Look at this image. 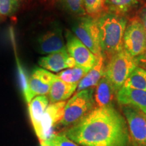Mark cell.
<instances>
[{"label": "cell", "instance_id": "6da1fadb", "mask_svg": "<svg viewBox=\"0 0 146 146\" xmlns=\"http://www.w3.org/2000/svg\"><path fill=\"white\" fill-rule=\"evenodd\" d=\"M63 133L81 146H134L125 118L114 106L96 108Z\"/></svg>", "mask_w": 146, "mask_h": 146}, {"label": "cell", "instance_id": "7a4b0ae2", "mask_svg": "<svg viewBox=\"0 0 146 146\" xmlns=\"http://www.w3.org/2000/svg\"><path fill=\"white\" fill-rule=\"evenodd\" d=\"M98 24L102 54L104 59H110L124 49V35L127 20L123 15L108 12L98 16Z\"/></svg>", "mask_w": 146, "mask_h": 146}, {"label": "cell", "instance_id": "3957f363", "mask_svg": "<svg viewBox=\"0 0 146 146\" xmlns=\"http://www.w3.org/2000/svg\"><path fill=\"white\" fill-rule=\"evenodd\" d=\"M94 93L95 87L77 91L66 104L64 114L60 125L68 129L91 112L96 106Z\"/></svg>", "mask_w": 146, "mask_h": 146}, {"label": "cell", "instance_id": "277c9868", "mask_svg": "<svg viewBox=\"0 0 146 146\" xmlns=\"http://www.w3.org/2000/svg\"><path fill=\"white\" fill-rule=\"evenodd\" d=\"M135 58L125 50L114 54L105 66L104 74L118 91L123 86L128 76L137 67Z\"/></svg>", "mask_w": 146, "mask_h": 146}, {"label": "cell", "instance_id": "5b68a950", "mask_svg": "<svg viewBox=\"0 0 146 146\" xmlns=\"http://www.w3.org/2000/svg\"><path fill=\"white\" fill-rule=\"evenodd\" d=\"M72 33L93 54L102 56L98 18L81 16L72 26Z\"/></svg>", "mask_w": 146, "mask_h": 146}, {"label": "cell", "instance_id": "8992f818", "mask_svg": "<svg viewBox=\"0 0 146 146\" xmlns=\"http://www.w3.org/2000/svg\"><path fill=\"white\" fill-rule=\"evenodd\" d=\"M121 109L133 145L146 146V114L131 105H122Z\"/></svg>", "mask_w": 146, "mask_h": 146}, {"label": "cell", "instance_id": "52a82bcc", "mask_svg": "<svg viewBox=\"0 0 146 146\" xmlns=\"http://www.w3.org/2000/svg\"><path fill=\"white\" fill-rule=\"evenodd\" d=\"M124 50L136 58L146 50V31L138 16L127 24L124 35Z\"/></svg>", "mask_w": 146, "mask_h": 146}, {"label": "cell", "instance_id": "ba28073f", "mask_svg": "<svg viewBox=\"0 0 146 146\" xmlns=\"http://www.w3.org/2000/svg\"><path fill=\"white\" fill-rule=\"evenodd\" d=\"M56 74L41 68H35L29 78L27 90L24 97L27 103L39 96H45L50 92Z\"/></svg>", "mask_w": 146, "mask_h": 146}, {"label": "cell", "instance_id": "9c48e42d", "mask_svg": "<svg viewBox=\"0 0 146 146\" xmlns=\"http://www.w3.org/2000/svg\"><path fill=\"white\" fill-rule=\"evenodd\" d=\"M65 36L66 48L69 55L75 61L76 65L90 70L98 62V56L93 54L73 33L66 31Z\"/></svg>", "mask_w": 146, "mask_h": 146}, {"label": "cell", "instance_id": "30bf717a", "mask_svg": "<svg viewBox=\"0 0 146 146\" xmlns=\"http://www.w3.org/2000/svg\"><path fill=\"white\" fill-rule=\"evenodd\" d=\"M37 52L42 54H50L66 49L62 31L56 25L42 33L36 41Z\"/></svg>", "mask_w": 146, "mask_h": 146}, {"label": "cell", "instance_id": "8fae6325", "mask_svg": "<svg viewBox=\"0 0 146 146\" xmlns=\"http://www.w3.org/2000/svg\"><path fill=\"white\" fill-rule=\"evenodd\" d=\"M66 104V102L64 101L48 105L41 120V135L39 137L41 142L45 141L54 134V129L60 125L63 119Z\"/></svg>", "mask_w": 146, "mask_h": 146}, {"label": "cell", "instance_id": "7c38bea8", "mask_svg": "<svg viewBox=\"0 0 146 146\" xmlns=\"http://www.w3.org/2000/svg\"><path fill=\"white\" fill-rule=\"evenodd\" d=\"M38 62L42 68L54 72H58L65 68H71L76 66L66 48L42 57Z\"/></svg>", "mask_w": 146, "mask_h": 146}, {"label": "cell", "instance_id": "4fadbf2b", "mask_svg": "<svg viewBox=\"0 0 146 146\" xmlns=\"http://www.w3.org/2000/svg\"><path fill=\"white\" fill-rule=\"evenodd\" d=\"M116 95L117 91L112 83L104 76L95 89L94 100L97 108L113 106V102L116 100Z\"/></svg>", "mask_w": 146, "mask_h": 146}, {"label": "cell", "instance_id": "5bb4252c", "mask_svg": "<svg viewBox=\"0 0 146 146\" xmlns=\"http://www.w3.org/2000/svg\"><path fill=\"white\" fill-rule=\"evenodd\" d=\"M116 100L120 105H131L146 114V91L122 87L117 92Z\"/></svg>", "mask_w": 146, "mask_h": 146}, {"label": "cell", "instance_id": "9a60e30c", "mask_svg": "<svg viewBox=\"0 0 146 146\" xmlns=\"http://www.w3.org/2000/svg\"><path fill=\"white\" fill-rule=\"evenodd\" d=\"M48 98L45 96H39L34 98L29 103V112L31 123L36 135H41V123L43 115L49 105Z\"/></svg>", "mask_w": 146, "mask_h": 146}, {"label": "cell", "instance_id": "2e32d148", "mask_svg": "<svg viewBox=\"0 0 146 146\" xmlns=\"http://www.w3.org/2000/svg\"><path fill=\"white\" fill-rule=\"evenodd\" d=\"M78 84L66 83L62 81L56 74L49 92V102L50 104L64 102L74 94L77 89Z\"/></svg>", "mask_w": 146, "mask_h": 146}, {"label": "cell", "instance_id": "e0dca14e", "mask_svg": "<svg viewBox=\"0 0 146 146\" xmlns=\"http://www.w3.org/2000/svg\"><path fill=\"white\" fill-rule=\"evenodd\" d=\"M105 70L104 58L103 56L98 57L96 65L87 72L78 84L76 91H80L91 87H95L104 76Z\"/></svg>", "mask_w": 146, "mask_h": 146}, {"label": "cell", "instance_id": "ac0fdd59", "mask_svg": "<svg viewBox=\"0 0 146 146\" xmlns=\"http://www.w3.org/2000/svg\"><path fill=\"white\" fill-rule=\"evenodd\" d=\"M123 87L146 91V70L137 66L128 76Z\"/></svg>", "mask_w": 146, "mask_h": 146}, {"label": "cell", "instance_id": "d6986e66", "mask_svg": "<svg viewBox=\"0 0 146 146\" xmlns=\"http://www.w3.org/2000/svg\"><path fill=\"white\" fill-rule=\"evenodd\" d=\"M139 0H106L105 7L110 12L123 15L138 3Z\"/></svg>", "mask_w": 146, "mask_h": 146}, {"label": "cell", "instance_id": "ffe728a7", "mask_svg": "<svg viewBox=\"0 0 146 146\" xmlns=\"http://www.w3.org/2000/svg\"><path fill=\"white\" fill-rule=\"evenodd\" d=\"M89 70L76 66L73 68L61 71L57 74L62 81L68 83H78L79 81L87 74Z\"/></svg>", "mask_w": 146, "mask_h": 146}, {"label": "cell", "instance_id": "44dd1931", "mask_svg": "<svg viewBox=\"0 0 146 146\" xmlns=\"http://www.w3.org/2000/svg\"><path fill=\"white\" fill-rule=\"evenodd\" d=\"M25 0H0V16L10 17L21 8Z\"/></svg>", "mask_w": 146, "mask_h": 146}, {"label": "cell", "instance_id": "7402d4cb", "mask_svg": "<svg viewBox=\"0 0 146 146\" xmlns=\"http://www.w3.org/2000/svg\"><path fill=\"white\" fill-rule=\"evenodd\" d=\"M106 0H84V8L88 16L98 18L103 12Z\"/></svg>", "mask_w": 146, "mask_h": 146}, {"label": "cell", "instance_id": "603a6c76", "mask_svg": "<svg viewBox=\"0 0 146 146\" xmlns=\"http://www.w3.org/2000/svg\"><path fill=\"white\" fill-rule=\"evenodd\" d=\"M41 145L45 146H79L67 137L63 132L58 134L54 133L45 141L41 142Z\"/></svg>", "mask_w": 146, "mask_h": 146}, {"label": "cell", "instance_id": "cb8c5ba5", "mask_svg": "<svg viewBox=\"0 0 146 146\" xmlns=\"http://www.w3.org/2000/svg\"><path fill=\"white\" fill-rule=\"evenodd\" d=\"M63 8L69 13L76 16H85L84 0H60Z\"/></svg>", "mask_w": 146, "mask_h": 146}, {"label": "cell", "instance_id": "d4e9b609", "mask_svg": "<svg viewBox=\"0 0 146 146\" xmlns=\"http://www.w3.org/2000/svg\"><path fill=\"white\" fill-rule=\"evenodd\" d=\"M135 60L138 66H141L143 67H146V50L141 54L136 57Z\"/></svg>", "mask_w": 146, "mask_h": 146}, {"label": "cell", "instance_id": "484cf974", "mask_svg": "<svg viewBox=\"0 0 146 146\" xmlns=\"http://www.w3.org/2000/svg\"><path fill=\"white\" fill-rule=\"evenodd\" d=\"M138 18L141 21L142 25H143L144 29H145L146 31V7L141 9V10L139 13Z\"/></svg>", "mask_w": 146, "mask_h": 146}, {"label": "cell", "instance_id": "4316f807", "mask_svg": "<svg viewBox=\"0 0 146 146\" xmlns=\"http://www.w3.org/2000/svg\"><path fill=\"white\" fill-rule=\"evenodd\" d=\"M42 146H45V145H41Z\"/></svg>", "mask_w": 146, "mask_h": 146}]
</instances>
